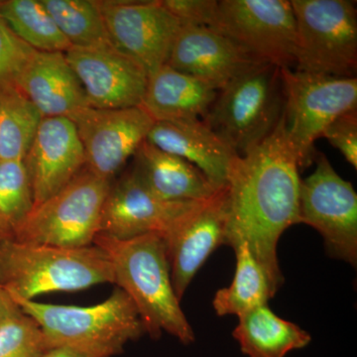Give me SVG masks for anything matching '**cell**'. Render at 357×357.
I'll list each match as a JSON object with an SVG mask.
<instances>
[{
    "label": "cell",
    "mask_w": 357,
    "mask_h": 357,
    "mask_svg": "<svg viewBox=\"0 0 357 357\" xmlns=\"http://www.w3.org/2000/svg\"><path fill=\"white\" fill-rule=\"evenodd\" d=\"M93 244L109 256L114 284L132 301L145 333L157 340L167 333L185 345L196 340L174 290L161 236L147 234L128 241L98 236Z\"/></svg>",
    "instance_id": "2"
},
{
    "label": "cell",
    "mask_w": 357,
    "mask_h": 357,
    "mask_svg": "<svg viewBox=\"0 0 357 357\" xmlns=\"http://www.w3.org/2000/svg\"><path fill=\"white\" fill-rule=\"evenodd\" d=\"M264 63L222 33L203 26L183 25L166 65L220 91Z\"/></svg>",
    "instance_id": "16"
},
{
    "label": "cell",
    "mask_w": 357,
    "mask_h": 357,
    "mask_svg": "<svg viewBox=\"0 0 357 357\" xmlns=\"http://www.w3.org/2000/svg\"><path fill=\"white\" fill-rule=\"evenodd\" d=\"M213 30L280 68L295 65L297 28L288 0H220Z\"/></svg>",
    "instance_id": "10"
},
{
    "label": "cell",
    "mask_w": 357,
    "mask_h": 357,
    "mask_svg": "<svg viewBox=\"0 0 357 357\" xmlns=\"http://www.w3.org/2000/svg\"><path fill=\"white\" fill-rule=\"evenodd\" d=\"M110 41L153 74L168 62L182 24L160 1H98Z\"/></svg>",
    "instance_id": "12"
},
{
    "label": "cell",
    "mask_w": 357,
    "mask_h": 357,
    "mask_svg": "<svg viewBox=\"0 0 357 357\" xmlns=\"http://www.w3.org/2000/svg\"><path fill=\"white\" fill-rule=\"evenodd\" d=\"M133 158V172L164 201L204 202L220 189L196 166L167 153L147 140L140 145Z\"/></svg>",
    "instance_id": "20"
},
{
    "label": "cell",
    "mask_w": 357,
    "mask_h": 357,
    "mask_svg": "<svg viewBox=\"0 0 357 357\" xmlns=\"http://www.w3.org/2000/svg\"><path fill=\"white\" fill-rule=\"evenodd\" d=\"M229 199L227 188L199 202L162 236L165 243L174 290L178 300L213 251L225 244Z\"/></svg>",
    "instance_id": "13"
},
{
    "label": "cell",
    "mask_w": 357,
    "mask_h": 357,
    "mask_svg": "<svg viewBox=\"0 0 357 357\" xmlns=\"http://www.w3.org/2000/svg\"><path fill=\"white\" fill-rule=\"evenodd\" d=\"M21 311L41 328L49 347H69L96 356L112 357L145 333L126 292L116 287L107 300L89 307L46 304L13 298Z\"/></svg>",
    "instance_id": "4"
},
{
    "label": "cell",
    "mask_w": 357,
    "mask_h": 357,
    "mask_svg": "<svg viewBox=\"0 0 357 357\" xmlns=\"http://www.w3.org/2000/svg\"><path fill=\"white\" fill-rule=\"evenodd\" d=\"M236 256V274L229 287L220 289L213 300V310L220 317H241L256 307L267 305L275 295L261 265L248 244L232 248Z\"/></svg>",
    "instance_id": "23"
},
{
    "label": "cell",
    "mask_w": 357,
    "mask_h": 357,
    "mask_svg": "<svg viewBox=\"0 0 357 357\" xmlns=\"http://www.w3.org/2000/svg\"><path fill=\"white\" fill-rule=\"evenodd\" d=\"M285 102L281 68L264 63L220 89L203 121L241 156L273 132Z\"/></svg>",
    "instance_id": "5"
},
{
    "label": "cell",
    "mask_w": 357,
    "mask_h": 357,
    "mask_svg": "<svg viewBox=\"0 0 357 357\" xmlns=\"http://www.w3.org/2000/svg\"><path fill=\"white\" fill-rule=\"evenodd\" d=\"M34 206L57 194L86 167V156L74 122L43 117L24 160Z\"/></svg>",
    "instance_id": "17"
},
{
    "label": "cell",
    "mask_w": 357,
    "mask_h": 357,
    "mask_svg": "<svg viewBox=\"0 0 357 357\" xmlns=\"http://www.w3.org/2000/svg\"><path fill=\"white\" fill-rule=\"evenodd\" d=\"M49 349L40 326L21 309L0 326V357H42Z\"/></svg>",
    "instance_id": "28"
},
{
    "label": "cell",
    "mask_w": 357,
    "mask_h": 357,
    "mask_svg": "<svg viewBox=\"0 0 357 357\" xmlns=\"http://www.w3.org/2000/svg\"><path fill=\"white\" fill-rule=\"evenodd\" d=\"M0 229H6V230H7V231L9 232V234H10V231H9L8 229H7L6 225H4L3 223H2L1 222H0Z\"/></svg>",
    "instance_id": "35"
},
{
    "label": "cell",
    "mask_w": 357,
    "mask_h": 357,
    "mask_svg": "<svg viewBox=\"0 0 357 357\" xmlns=\"http://www.w3.org/2000/svg\"><path fill=\"white\" fill-rule=\"evenodd\" d=\"M42 119L17 86H0V160H24Z\"/></svg>",
    "instance_id": "24"
},
{
    "label": "cell",
    "mask_w": 357,
    "mask_h": 357,
    "mask_svg": "<svg viewBox=\"0 0 357 357\" xmlns=\"http://www.w3.org/2000/svg\"><path fill=\"white\" fill-rule=\"evenodd\" d=\"M356 2L291 0L297 28L295 68L300 72L356 77Z\"/></svg>",
    "instance_id": "7"
},
{
    "label": "cell",
    "mask_w": 357,
    "mask_h": 357,
    "mask_svg": "<svg viewBox=\"0 0 357 357\" xmlns=\"http://www.w3.org/2000/svg\"><path fill=\"white\" fill-rule=\"evenodd\" d=\"M286 134L299 168L314 162V142L340 115L357 109V77L310 74L281 68Z\"/></svg>",
    "instance_id": "8"
},
{
    "label": "cell",
    "mask_w": 357,
    "mask_h": 357,
    "mask_svg": "<svg viewBox=\"0 0 357 357\" xmlns=\"http://www.w3.org/2000/svg\"><path fill=\"white\" fill-rule=\"evenodd\" d=\"M160 2L182 26H203L213 29L217 21V0H162Z\"/></svg>",
    "instance_id": "31"
},
{
    "label": "cell",
    "mask_w": 357,
    "mask_h": 357,
    "mask_svg": "<svg viewBox=\"0 0 357 357\" xmlns=\"http://www.w3.org/2000/svg\"><path fill=\"white\" fill-rule=\"evenodd\" d=\"M105 283H114L112 262L95 244L65 248L0 238V286L13 298L34 300Z\"/></svg>",
    "instance_id": "3"
},
{
    "label": "cell",
    "mask_w": 357,
    "mask_h": 357,
    "mask_svg": "<svg viewBox=\"0 0 357 357\" xmlns=\"http://www.w3.org/2000/svg\"><path fill=\"white\" fill-rule=\"evenodd\" d=\"M314 161V172L301 180L299 223L318 230L328 256L356 267V192L325 154L317 152Z\"/></svg>",
    "instance_id": "9"
},
{
    "label": "cell",
    "mask_w": 357,
    "mask_h": 357,
    "mask_svg": "<svg viewBox=\"0 0 357 357\" xmlns=\"http://www.w3.org/2000/svg\"><path fill=\"white\" fill-rule=\"evenodd\" d=\"M112 182L84 167L57 194L33 206L10 236L21 243L65 248L93 245Z\"/></svg>",
    "instance_id": "6"
},
{
    "label": "cell",
    "mask_w": 357,
    "mask_h": 357,
    "mask_svg": "<svg viewBox=\"0 0 357 357\" xmlns=\"http://www.w3.org/2000/svg\"><path fill=\"white\" fill-rule=\"evenodd\" d=\"M16 86L43 117H67L89 107L79 77L61 52L35 51Z\"/></svg>",
    "instance_id": "18"
},
{
    "label": "cell",
    "mask_w": 357,
    "mask_h": 357,
    "mask_svg": "<svg viewBox=\"0 0 357 357\" xmlns=\"http://www.w3.org/2000/svg\"><path fill=\"white\" fill-rule=\"evenodd\" d=\"M34 53V49L21 41L0 16V86H16Z\"/></svg>",
    "instance_id": "29"
},
{
    "label": "cell",
    "mask_w": 357,
    "mask_h": 357,
    "mask_svg": "<svg viewBox=\"0 0 357 357\" xmlns=\"http://www.w3.org/2000/svg\"><path fill=\"white\" fill-rule=\"evenodd\" d=\"M238 319L232 335L248 357H285L312 342L309 333L277 316L268 304L251 310Z\"/></svg>",
    "instance_id": "22"
},
{
    "label": "cell",
    "mask_w": 357,
    "mask_h": 357,
    "mask_svg": "<svg viewBox=\"0 0 357 357\" xmlns=\"http://www.w3.org/2000/svg\"><path fill=\"white\" fill-rule=\"evenodd\" d=\"M218 91L201 79L164 65L148 76L141 107L155 122L203 121Z\"/></svg>",
    "instance_id": "21"
},
{
    "label": "cell",
    "mask_w": 357,
    "mask_h": 357,
    "mask_svg": "<svg viewBox=\"0 0 357 357\" xmlns=\"http://www.w3.org/2000/svg\"><path fill=\"white\" fill-rule=\"evenodd\" d=\"M321 137L326 138L357 169V109L340 115L326 128Z\"/></svg>",
    "instance_id": "30"
},
{
    "label": "cell",
    "mask_w": 357,
    "mask_h": 357,
    "mask_svg": "<svg viewBox=\"0 0 357 357\" xmlns=\"http://www.w3.org/2000/svg\"><path fill=\"white\" fill-rule=\"evenodd\" d=\"M20 309L8 291L0 286V326Z\"/></svg>",
    "instance_id": "32"
},
{
    "label": "cell",
    "mask_w": 357,
    "mask_h": 357,
    "mask_svg": "<svg viewBox=\"0 0 357 357\" xmlns=\"http://www.w3.org/2000/svg\"><path fill=\"white\" fill-rule=\"evenodd\" d=\"M70 47L95 48L112 44L98 1L42 0Z\"/></svg>",
    "instance_id": "26"
},
{
    "label": "cell",
    "mask_w": 357,
    "mask_h": 357,
    "mask_svg": "<svg viewBox=\"0 0 357 357\" xmlns=\"http://www.w3.org/2000/svg\"><path fill=\"white\" fill-rule=\"evenodd\" d=\"M146 140L196 166L217 187L227 185L236 154L202 119L156 121Z\"/></svg>",
    "instance_id": "19"
},
{
    "label": "cell",
    "mask_w": 357,
    "mask_h": 357,
    "mask_svg": "<svg viewBox=\"0 0 357 357\" xmlns=\"http://www.w3.org/2000/svg\"><path fill=\"white\" fill-rule=\"evenodd\" d=\"M34 206L31 182L23 160H0V222L13 234Z\"/></svg>",
    "instance_id": "27"
},
{
    "label": "cell",
    "mask_w": 357,
    "mask_h": 357,
    "mask_svg": "<svg viewBox=\"0 0 357 357\" xmlns=\"http://www.w3.org/2000/svg\"><path fill=\"white\" fill-rule=\"evenodd\" d=\"M42 357H102L86 354V352L69 349V347H52Z\"/></svg>",
    "instance_id": "33"
},
{
    "label": "cell",
    "mask_w": 357,
    "mask_h": 357,
    "mask_svg": "<svg viewBox=\"0 0 357 357\" xmlns=\"http://www.w3.org/2000/svg\"><path fill=\"white\" fill-rule=\"evenodd\" d=\"M199 202H168L141 182L132 169L112 183L103 204L98 236L128 241L164 234Z\"/></svg>",
    "instance_id": "14"
},
{
    "label": "cell",
    "mask_w": 357,
    "mask_h": 357,
    "mask_svg": "<svg viewBox=\"0 0 357 357\" xmlns=\"http://www.w3.org/2000/svg\"><path fill=\"white\" fill-rule=\"evenodd\" d=\"M65 56L83 86L89 107L102 109L141 107L147 72L114 44L95 48L70 47Z\"/></svg>",
    "instance_id": "15"
},
{
    "label": "cell",
    "mask_w": 357,
    "mask_h": 357,
    "mask_svg": "<svg viewBox=\"0 0 357 357\" xmlns=\"http://www.w3.org/2000/svg\"><path fill=\"white\" fill-rule=\"evenodd\" d=\"M299 169L283 114L273 132L245 154L234 157L227 177L225 245L248 244L274 295L284 283L277 256L279 239L299 223Z\"/></svg>",
    "instance_id": "1"
},
{
    "label": "cell",
    "mask_w": 357,
    "mask_h": 357,
    "mask_svg": "<svg viewBox=\"0 0 357 357\" xmlns=\"http://www.w3.org/2000/svg\"><path fill=\"white\" fill-rule=\"evenodd\" d=\"M83 144L86 167L112 181L147 139L154 119L141 107L102 109L86 107L70 117Z\"/></svg>",
    "instance_id": "11"
},
{
    "label": "cell",
    "mask_w": 357,
    "mask_h": 357,
    "mask_svg": "<svg viewBox=\"0 0 357 357\" xmlns=\"http://www.w3.org/2000/svg\"><path fill=\"white\" fill-rule=\"evenodd\" d=\"M0 16L35 51L66 53L70 48L42 0L0 1Z\"/></svg>",
    "instance_id": "25"
},
{
    "label": "cell",
    "mask_w": 357,
    "mask_h": 357,
    "mask_svg": "<svg viewBox=\"0 0 357 357\" xmlns=\"http://www.w3.org/2000/svg\"><path fill=\"white\" fill-rule=\"evenodd\" d=\"M7 236H10V234H9V232L6 229H0V238Z\"/></svg>",
    "instance_id": "34"
}]
</instances>
